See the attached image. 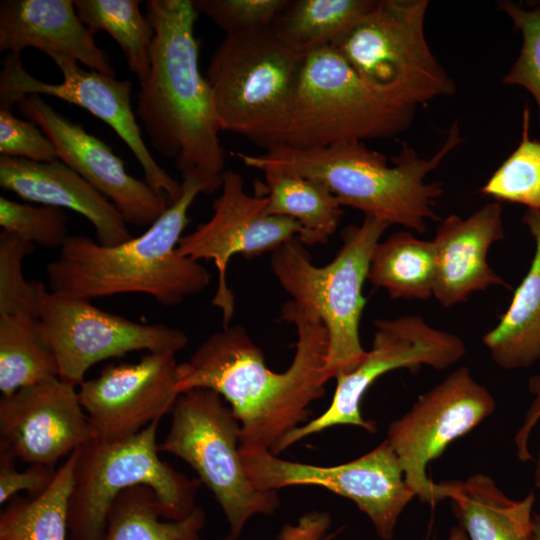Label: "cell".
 Returning a JSON list of instances; mask_svg holds the SVG:
<instances>
[{
    "mask_svg": "<svg viewBox=\"0 0 540 540\" xmlns=\"http://www.w3.org/2000/svg\"><path fill=\"white\" fill-rule=\"evenodd\" d=\"M281 318L294 324L297 342L287 370L277 373L241 325L210 335L187 362L179 364V394L196 388L217 392L240 422V451H270L293 429L309 421L310 404L325 394L328 338L310 309L293 300Z\"/></svg>",
    "mask_w": 540,
    "mask_h": 540,
    "instance_id": "1",
    "label": "cell"
},
{
    "mask_svg": "<svg viewBox=\"0 0 540 540\" xmlns=\"http://www.w3.org/2000/svg\"><path fill=\"white\" fill-rule=\"evenodd\" d=\"M145 7L154 39L136 114L161 156L174 160L181 175L195 174L215 192L222 185L225 151L213 92L199 67V13L193 0H149Z\"/></svg>",
    "mask_w": 540,
    "mask_h": 540,
    "instance_id": "2",
    "label": "cell"
},
{
    "mask_svg": "<svg viewBox=\"0 0 540 540\" xmlns=\"http://www.w3.org/2000/svg\"><path fill=\"white\" fill-rule=\"evenodd\" d=\"M182 195L137 237L106 246L84 235H69L46 268L50 291L91 300L142 293L175 306L203 291L210 273L200 261L180 255L177 246L190 222L189 209L201 193H213L195 174L182 175Z\"/></svg>",
    "mask_w": 540,
    "mask_h": 540,
    "instance_id": "3",
    "label": "cell"
},
{
    "mask_svg": "<svg viewBox=\"0 0 540 540\" xmlns=\"http://www.w3.org/2000/svg\"><path fill=\"white\" fill-rule=\"evenodd\" d=\"M455 121L440 149L429 159L421 158L407 143L388 165L385 155L364 142H349L313 149L274 146L264 153L233 155L250 168L278 170L314 179L324 184L342 206H349L390 225H401L419 234L426 221L440 219L433 206L444 193L443 183H426V176L460 143Z\"/></svg>",
    "mask_w": 540,
    "mask_h": 540,
    "instance_id": "4",
    "label": "cell"
},
{
    "mask_svg": "<svg viewBox=\"0 0 540 540\" xmlns=\"http://www.w3.org/2000/svg\"><path fill=\"white\" fill-rule=\"evenodd\" d=\"M390 226L368 215L360 225L347 226L340 250L325 266L313 264L297 237L271 254L270 267L280 286L294 302L312 310L326 329L329 379L355 369L367 353L359 330L366 304L362 289L373 251Z\"/></svg>",
    "mask_w": 540,
    "mask_h": 540,
    "instance_id": "5",
    "label": "cell"
},
{
    "mask_svg": "<svg viewBox=\"0 0 540 540\" xmlns=\"http://www.w3.org/2000/svg\"><path fill=\"white\" fill-rule=\"evenodd\" d=\"M304 57L271 27L226 35L206 71L221 130L266 150L278 145L291 117Z\"/></svg>",
    "mask_w": 540,
    "mask_h": 540,
    "instance_id": "6",
    "label": "cell"
},
{
    "mask_svg": "<svg viewBox=\"0 0 540 540\" xmlns=\"http://www.w3.org/2000/svg\"><path fill=\"white\" fill-rule=\"evenodd\" d=\"M160 420L126 439L108 443L92 438L77 449L68 503L70 540H102L114 500L136 485L154 491L164 519L180 520L194 510L201 482L159 457L156 436Z\"/></svg>",
    "mask_w": 540,
    "mask_h": 540,
    "instance_id": "7",
    "label": "cell"
},
{
    "mask_svg": "<svg viewBox=\"0 0 540 540\" xmlns=\"http://www.w3.org/2000/svg\"><path fill=\"white\" fill-rule=\"evenodd\" d=\"M415 108L374 93L334 47L305 54L288 126L278 145L313 149L405 131Z\"/></svg>",
    "mask_w": 540,
    "mask_h": 540,
    "instance_id": "8",
    "label": "cell"
},
{
    "mask_svg": "<svg viewBox=\"0 0 540 540\" xmlns=\"http://www.w3.org/2000/svg\"><path fill=\"white\" fill-rule=\"evenodd\" d=\"M427 0H379L334 48L377 95L416 108L455 93L424 32Z\"/></svg>",
    "mask_w": 540,
    "mask_h": 540,
    "instance_id": "9",
    "label": "cell"
},
{
    "mask_svg": "<svg viewBox=\"0 0 540 540\" xmlns=\"http://www.w3.org/2000/svg\"><path fill=\"white\" fill-rule=\"evenodd\" d=\"M240 422L214 390L196 388L181 393L171 411V424L158 451L189 464L214 495L228 523L227 540H237L255 515H271L280 499L277 491L257 489L240 458Z\"/></svg>",
    "mask_w": 540,
    "mask_h": 540,
    "instance_id": "10",
    "label": "cell"
},
{
    "mask_svg": "<svg viewBox=\"0 0 540 540\" xmlns=\"http://www.w3.org/2000/svg\"><path fill=\"white\" fill-rule=\"evenodd\" d=\"M374 325L371 349L355 369L335 377L337 385L327 410L287 433L271 453L278 456L296 442L338 425L376 433V423L364 419L360 407L365 393L380 376L422 365L446 369L466 354L465 343L459 336L436 329L417 315L379 319Z\"/></svg>",
    "mask_w": 540,
    "mask_h": 540,
    "instance_id": "11",
    "label": "cell"
},
{
    "mask_svg": "<svg viewBox=\"0 0 540 540\" xmlns=\"http://www.w3.org/2000/svg\"><path fill=\"white\" fill-rule=\"evenodd\" d=\"M240 458L259 490L314 485L351 500L383 540L393 539L402 511L416 497L387 439L361 457L335 466L288 461L270 451H240Z\"/></svg>",
    "mask_w": 540,
    "mask_h": 540,
    "instance_id": "12",
    "label": "cell"
},
{
    "mask_svg": "<svg viewBox=\"0 0 540 540\" xmlns=\"http://www.w3.org/2000/svg\"><path fill=\"white\" fill-rule=\"evenodd\" d=\"M39 320L57 360L58 378L77 388L98 362L141 350L177 353L188 343L186 333L178 328L135 322L90 300L52 291L42 296Z\"/></svg>",
    "mask_w": 540,
    "mask_h": 540,
    "instance_id": "13",
    "label": "cell"
},
{
    "mask_svg": "<svg viewBox=\"0 0 540 540\" xmlns=\"http://www.w3.org/2000/svg\"><path fill=\"white\" fill-rule=\"evenodd\" d=\"M495 410L490 391L461 366L389 424L386 439L399 458L406 482L421 502L435 505L441 501L437 483L426 474L427 465Z\"/></svg>",
    "mask_w": 540,
    "mask_h": 540,
    "instance_id": "14",
    "label": "cell"
},
{
    "mask_svg": "<svg viewBox=\"0 0 540 540\" xmlns=\"http://www.w3.org/2000/svg\"><path fill=\"white\" fill-rule=\"evenodd\" d=\"M49 57L62 74L60 83H47L31 75L24 68L21 55L6 56L0 72V109L13 110L28 95L51 96L86 109L109 125L127 145L144 172L145 182L170 204L175 203L182 195V183L157 163L145 144L132 109V83L83 69L63 55Z\"/></svg>",
    "mask_w": 540,
    "mask_h": 540,
    "instance_id": "15",
    "label": "cell"
},
{
    "mask_svg": "<svg viewBox=\"0 0 540 540\" xmlns=\"http://www.w3.org/2000/svg\"><path fill=\"white\" fill-rule=\"evenodd\" d=\"M220 189L210 219L183 235L177 252L196 261L214 262L218 282L212 305L221 311L222 327H228L235 311V296L226 278L231 258L273 252L298 237L302 229L292 218L266 215V197L246 192L243 178L233 170L223 172Z\"/></svg>",
    "mask_w": 540,
    "mask_h": 540,
    "instance_id": "16",
    "label": "cell"
},
{
    "mask_svg": "<svg viewBox=\"0 0 540 540\" xmlns=\"http://www.w3.org/2000/svg\"><path fill=\"white\" fill-rule=\"evenodd\" d=\"M179 363L171 351L148 352L136 363H111L78 386L80 403L94 438L116 442L171 413Z\"/></svg>",
    "mask_w": 540,
    "mask_h": 540,
    "instance_id": "17",
    "label": "cell"
},
{
    "mask_svg": "<svg viewBox=\"0 0 540 540\" xmlns=\"http://www.w3.org/2000/svg\"><path fill=\"white\" fill-rule=\"evenodd\" d=\"M16 106L53 142L58 160L112 202L127 224L150 226L170 205L145 180L130 175L109 145L57 112L42 96H25Z\"/></svg>",
    "mask_w": 540,
    "mask_h": 540,
    "instance_id": "18",
    "label": "cell"
},
{
    "mask_svg": "<svg viewBox=\"0 0 540 540\" xmlns=\"http://www.w3.org/2000/svg\"><path fill=\"white\" fill-rule=\"evenodd\" d=\"M92 438L77 387L58 377L0 399V453L54 468Z\"/></svg>",
    "mask_w": 540,
    "mask_h": 540,
    "instance_id": "19",
    "label": "cell"
},
{
    "mask_svg": "<svg viewBox=\"0 0 540 540\" xmlns=\"http://www.w3.org/2000/svg\"><path fill=\"white\" fill-rule=\"evenodd\" d=\"M505 237L503 209L498 201L485 204L467 218L451 214L441 221L434 239L437 269L433 296L449 308L490 286L510 285L488 264L493 243Z\"/></svg>",
    "mask_w": 540,
    "mask_h": 540,
    "instance_id": "20",
    "label": "cell"
},
{
    "mask_svg": "<svg viewBox=\"0 0 540 540\" xmlns=\"http://www.w3.org/2000/svg\"><path fill=\"white\" fill-rule=\"evenodd\" d=\"M94 34L82 23L71 0H3L0 2V51L21 55L33 47L63 55L90 70L115 77Z\"/></svg>",
    "mask_w": 540,
    "mask_h": 540,
    "instance_id": "21",
    "label": "cell"
},
{
    "mask_svg": "<svg viewBox=\"0 0 540 540\" xmlns=\"http://www.w3.org/2000/svg\"><path fill=\"white\" fill-rule=\"evenodd\" d=\"M0 186L23 200L79 213L93 225L102 245H118L132 237L114 204L58 159L37 162L0 156Z\"/></svg>",
    "mask_w": 540,
    "mask_h": 540,
    "instance_id": "22",
    "label": "cell"
},
{
    "mask_svg": "<svg viewBox=\"0 0 540 540\" xmlns=\"http://www.w3.org/2000/svg\"><path fill=\"white\" fill-rule=\"evenodd\" d=\"M441 501L450 499L453 514L469 540H537L533 525L535 495L508 497L489 476L437 483Z\"/></svg>",
    "mask_w": 540,
    "mask_h": 540,
    "instance_id": "23",
    "label": "cell"
},
{
    "mask_svg": "<svg viewBox=\"0 0 540 540\" xmlns=\"http://www.w3.org/2000/svg\"><path fill=\"white\" fill-rule=\"evenodd\" d=\"M522 223L535 244L530 267L499 323L482 338L493 362L505 370L540 361V211L527 209Z\"/></svg>",
    "mask_w": 540,
    "mask_h": 540,
    "instance_id": "24",
    "label": "cell"
},
{
    "mask_svg": "<svg viewBox=\"0 0 540 540\" xmlns=\"http://www.w3.org/2000/svg\"><path fill=\"white\" fill-rule=\"evenodd\" d=\"M379 0H287L271 28L293 50L308 54L334 47Z\"/></svg>",
    "mask_w": 540,
    "mask_h": 540,
    "instance_id": "25",
    "label": "cell"
},
{
    "mask_svg": "<svg viewBox=\"0 0 540 540\" xmlns=\"http://www.w3.org/2000/svg\"><path fill=\"white\" fill-rule=\"evenodd\" d=\"M261 195L267 199L264 213L296 220L297 237L303 245L324 244L338 227L342 216L338 198L321 182L278 170L263 172Z\"/></svg>",
    "mask_w": 540,
    "mask_h": 540,
    "instance_id": "26",
    "label": "cell"
},
{
    "mask_svg": "<svg viewBox=\"0 0 540 540\" xmlns=\"http://www.w3.org/2000/svg\"><path fill=\"white\" fill-rule=\"evenodd\" d=\"M437 258L433 241L398 231L376 245L367 279L391 299L428 300L433 296Z\"/></svg>",
    "mask_w": 540,
    "mask_h": 540,
    "instance_id": "27",
    "label": "cell"
},
{
    "mask_svg": "<svg viewBox=\"0 0 540 540\" xmlns=\"http://www.w3.org/2000/svg\"><path fill=\"white\" fill-rule=\"evenodd\" d=\"M77 449L56 470L43 492L11 499L0 513V540H66Z\"/></svg>",
    "mask_w": 540,
    "mask_h": 540,
    "instance_id": "28",
    "label": "cell"
},
{
    "mask_svg": "<svg viewBox=\"0 0 540 540\" xmlns=\"http://www.w3.org/2000/svg\"><path fill=\"white\" fill-rule=\"evenodd\" d=\"M205 523L206 514L198 506L183 519H164L154 491L136 485L114 500L102 540H200Z\"/></svg>",
    "mask_w": 540,
    "mask_h": 540,
    "instance_id": "29",
    "label": "cell"
},
{
    "mask_svg": "<svg viewBox=\"0 0 540 540\" xmlns=\"http://www.w3.org/2000/svg\"><path fill=\"white\" fill-rule=\"evenodd\" d=\"M58 377L56 357L42 333L40 320L26 314L0 315V391Z\"/></svg>",
    "mask_w": 540,
    "mask_h": 540,
    "instance_id": "30",
    "label": "cell"
},
{
    "mask_svg": "<svg viewBox=\"0 0 540 540\" xmlns=\"http://www.w3.org/2000/svg\"><path fill=\"white\" fill-rule=\"evenodd\" d=\"M138 0H75L82 23L95 34L105 31L118 43L139 84L148 76L154 29Z\"/></svg>",
    "mask_w": 540,
    "mask_h": 540,
    "instance_id": "31",
    "label": "cell"
},
{
    "mask_svg": "<svg viewBox=\"0 0 540 540\" xmlns=\"http://www.w3.org/2000/svg\"><path fill=\"white\" fill-rule=\"evenodd\" d=\"M530 109L522 113V135L516 149L495 170L480 192L540 211V141L531 139Z\"/></svg>",
    "mask_w": 540,
    "mask_h": 540,
    "instance_id": "32",
    "label": "cell"
},
{
    "mask_svg": "<svg viewBox=\"0 0 540 540\" xmlns=\"http://www.w3.org/2000/svg\"><path fill=\"white\" fill-rule=\"evenodd\" d=\"M34 245L3 231L0 235V315L26 314L39 318L41 300L47 291L39 281L26 280L23 261Z\"/></svg>",
    "mask_w": 540,
    "mask_h": 540,
    "instance_id": "33",
    "label": "cell"
},
{
    "mask_svg": "<svg viewBox=\"0 0 540 540\" xmlns=\"http://www.w3.org/2000/svg\"><path fill=\"white\" fill-rule=\"evenodd\" d=\"M3 231L47 249H60L68 238L67 216L62 208L20 203L0 197Z\"/></svg>",
    "mask_w": 540,
    "mask_h": 540,
    "instance_id": "34",
    "label": "cell"
},
{
    "mask_svg": "<svg viewBox=\"0 0 540 540\" xmlns=\"http://www.w3.org/2000/svg\"><path fill=\"white\" fill-rule=\"evenodd\" d=\"M498 6L512 20L523 40L519 55L502 83L520 86L531 94L540 125V7L526 9L512 1H502Z\"/></svg>",
    "mask_w": 540,
    "mask_h": 540,
    "instance_id": "35",
    "label": "cell"
},
{
    "mask_svg": "<svg viewBox=\"0 0 540 540\" xmlns=\"http://www.w3.org/2000/svg\"><path fill=\"white\" fill-rule=\"evenodd\" d=\"M287 0H193L199 14L210 18L226 35L270 28Z\"/></svg>",
    "mask_w": 540,
    "mask_h": 540,
    "instance_id": "36",
    "label": "cell"
},
{
    "mask_svg": "<svg viewBox=\"0 0 540 540\" xmlns=\"http://www.w3.org/2000/svg\"><path fill=\"white\" fill-rule=\"evenodd\" d=\"M0 153L37 162L58 159L53 142L42 129L30 120L16 117L8 109H0Z\"/></svg>",
    "mask_w": 540,
    "mask_h": 540,
    "instance_id": "37",
    "label": "cell"
},
{
    "mask_svg": "<svg viewBox=\"0 0 540 540\" xmlns=\"http://www.w3.org/2000/svg\"><path fill=\"white\" fill-rule=\"evenodd\" d=\"M15 458L0 453V504H5L25 491L29 496L43 492L52 482L56 470L53 467L31 464L26 470L18 471Z\"/></svg>",
    "mask_w": 540,
    "mask_h": 540,
    "instance_id": "38",
    "label": "cell"
},
{
    "mask_svg": "<svg viewBox=\"0 0 540 540\" xmlns=\"http://www.w3.org/2000/svg\"><path fill=\"white\" fill-rule=\"evenodd\" d=\"M332 519L328 512L313 510L304 513L295 524H285L275 540H334Z\"/></svg>",
    "mask_w": 540,
    "mask_h": 540,
    "instance_id": "39",
    "label": "cell"
},
{
    "mask_svg": "<svg viewBox=\"0 0 540 540\" xmlns=\"http://www.w3.org/2000/svg\"><path fill=\"white\" fill-rule=\"evenodd\" d=\"M527 389L533 396V400L514 437L516 455L521 462H529L533 458L529 447V440L533 429L540 421V374H535L529 378Z\"/></svg>",
    "mask_w": 540,
    "mask_h": 540,
    "instance_id": "40",
    "label": "cell"
},
{
    "mask_svg": "<svg viewBox=\"0 0 540 540\" xmlns=\"http://www.w3.org/2000/svg\"><path fill=\"white\" fill-rule=\"evenodd\" d=\"M425 540H430L428 537ZM447 540H469L466 532L458 525L451 528Z\"/></svg>",
    "mask_w": 540,
    "mask_h": 540,
    "instance_id": "41",
    "label": "cell"
},
{
    "mask_svg": "<svg viewBox=\"0 0 540 540\" xmlns=\"http://www.w3.org/2000/svg\"><path fill=\"white\" fill-rule=\"evenodd\" d=\"M534 484L536 488L540 489V449L535 460Z\"/></svg>",
    "mask_w": 540,
    "mask_h": 540,
    "instance_id": "42",
    "label": "cell"
},
{
    "mask_svg": "<svg viewBox=\"0 0 540 540\" xmlns=\"http://www.w3.org/2000/svg\"><path fill=\"white\" fill-rule=\"evenodd\" d=\"M533 525L537 540H540V514L533 513Z\"/></svg>",
    "mask_w": 540,
    "mask_h": 540,
    "instance_id": "43",
    "label": "cell"
},
{
    "mask_svg": "<svg viewBox=\"0 0 540 540\" xmlns=\"http://www.w3.org/2000/svg\"><path fill=\"white\" fill-rule=\"evenodd\" d=\"M224 540H227L226 538Z\"/></svg>",
    "mask_w": 540,
    "mask_h": 540,
    "instance_id": "44",
    "label": "cell"
}]
</instances>
